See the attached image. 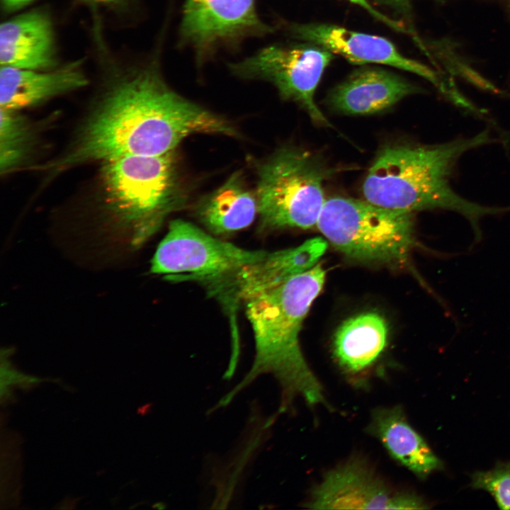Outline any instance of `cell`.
I'll use <instances>...</instances> for the list:
<instances>
[{
    "instance_id": "6da1fadb",
    "label": "cell",
    "mask_w": 510,
    "mask_h": 510,
    "mask_svg": "<svg viewBox=\"0 0 510 510\" xmlns=\"http://www.w3.org/2000/svg\"><path fill=\"white\" fill-rule=\"evenodd\" d=\"M103 55L110 74L103 96L54 170L164 154L196 133L237 135L227 120L171 90L154 61L123 64Z\"/></svg>"
},
{
    "instance_id": "7a4b0ae2",
    "label": "cell",
    "mask_w": 510,
    "mask_h": 510,
    "mask_svg": "<svg viewBox=\"0 0 510 510\" xmlns=\"http://www.w3.org/2000/svg\"><path fill=\"white\" fill-rule=\"evenodd\" d=\"M487 131L468 138L434 144H396L384 147L370 166L362 186L366 200L384 208L414 212L443 209L470 222L480 238V220L510 211V207L481 205L459 196L449 184L458 159L489 142Z\"/></svg>"
},
{
    "instance_id": "3957f363",
    "label": "cell",
    "mask_w": 510,
    "mask_h": 510,
    "mask_svg": "<svg viewBox=\"0 0 510 510\" xmlns=\"http://www.w3.org/2000/svg\"><path fill=\"white\" fill-rule=\"evenodd\" d=\"M326 272L320 264L249 300L244 305L255 342V358L246 380L271 372L285 399L301 395L310 405H327L322 385L304 358L299 334L322 290Z\"/></svg>"
},
{
    "instance_id": "277c9868",
    "label": "cell",
    "mask_w": 510,
    "mask_h": 510,
    "mask_svg": "<svg viewBox=\"0 0 510 510\" xmlns=\"http://www.w3.org/2000/svg\"><path fill=\"white\" fill-rule=\"evenodd\" d=\"M101 170L106 208L130 248L144 244L186 204L174 151L117 158Z\"/></svg>"
},
{
    "instance_id": "5b68a950",
    "label": "cell",
    "mask_w": 510,
    "mask_h": 510,
    "mask_svg": "<svg viewBox=\"0 0 510 510\" xmlns=\"http://www.w3.org/2000/svg\"><path fill=\"white\" fill-rule=\"evenodd\" d=\"M317 227L334 247L362 262L403 263L415 244L414 212L366 200L327 199Z\"/></svg>"
},
{
    "instance_id": "8992f818",
    "label": "cell",
    "mask_w": 510,
    "mask_h": 510,
    "mask_svg": "<svg viewBox=\"0 0 510 510\" xmlns=\"http://www.w3.org/2000/svg\"><path fill=\"white\" fill-rule=\"evenodd\" d=\"M325 171L305 150H278L258 169L256 198L260 227L264 230L310 229L317 222L327 199Z\"/></svg>"
},
{
    "instance_id": "52a82bcc",
    "label": "cell",
    "mask_w": 510,
    "mask_h": 510,
    "mask_svg": "<svg viewBox=\"0 0 510 510\" xmlns=\"http://www.w3.org/2000/svg\"><path fill=\"white\" fill-rule=\"evenodd\" d=\"M266 251L221 240L183 220H172L150 261L149 272L169 281H193L214 296L234 274Z\"/></svg>"
},
{
    "instance_id": "ba28073f",
    "label": "cell",
    "mask_w": 510,
    "mask_h": 510,
    "mask_svg": "<svg viewBox=\"0 0 510 510\" xmlns=\"http://www.w3.org/2000/svg\"><path fill=\"white\" fill-rule=\"evenodd\" d=\"M332 54L317 45H271L230 67L242 78L271 82L284 99L303 108L313 122L332 127L316 104L314 94Z\"/></svg>"
},
{
    "instance_id": "9c48e42d",
    "label": "cell",
    "mask_w": 510,
    "mask_h": 510,
    "mask_svg": "<svg viewBox=\"0 0 510 510\" xmlns=\"http://www.w3.org/2000/svg\"><path fill=\"white\" fill-rule=\"evenodd\" d=\"M273 28L261 21L256 0H186L181 25V40L203 57L219 45L232 44L250 35H263Z\"/></svg>"
},
{
    "instance_id": "30bf717a",
    "label": "cell",
    "mask_w": 510,
    "mask_h": 510,
    "mask_svg": "<svg viewBox=\"0 0 510 510\" xmlns=\"http://www.w3.org/2000/svg\"><path fill=\"white\" fill-rule=\"evenodd\" d=\"M312 509H419L413 494L394 492L363 460L353 459L328 472L307 504Z\"/></svg>"
},
{
    "instance_id": "8fae6325",
    "label": "cell",
    "mask_w": 510,
    "mask_h": 510,
    "mask_svg": "<svg viewBox=\"0 0 510 510\" xmlns=\"http://www.w3.org/2000/svg\"><path fill=\"white\" fill-rule=\"evenodd\" d=\"M290 30L297 38L340 55L351 63H377L395 67L439 86L435 72L402 55L386 38L324 23L294 25Z\"/></svg>"
},
{
    "instance_id": "7c38bea8",
    "label": "cell",
    "mask_w": 510,
    "mask_h": 510,
    "mask_svg": "<svg viewBox=\"0 0 510 510\" xmlns=\"http://www.w3.org/2000/svg\"><path fill=\"white\" fill-rule=\"evenodd\" d=\"M327 247L325 240L313 238L293 248L266 251L260 259L243 267L230 280L226 288L230 305L237 310L239 305L310 269Z\"/></svg>"
},
{
    "instance_id": "4fadbf2b",
    "label": "cell",
    "mask_w": 510,
    "mask_h": 510,
    "mask_svg": "<svg viewBox=\"0 0 510 510\" xmlns=\"http://www.w3.org/2000/svg\"><path fill=\"white\" fill-rule=\"evenodd\" d=\"M53 21L45 8H36L0 26L1 66L47 70L59 66Z\"/></svg>"
},
{
    "instance_id": "5bb4252c",
    "label": "cell",
    "mask_w": 510,
    "mask_h": 510,
    "mask_svg": "<svg viewBox=\"0 0 510 510\" xmlns=\"http://www.w3.org/2000/svg\"><path fill=\"white\" fill-rule=\"evenodd\" d=\"M420 91L400 76L378 68L356 70L327 97L334 110L351 115L375 114Z\"/></svg>"
},
{
    "instance_id": "9a60e30c",
    "label": "cell",
    "mask_w": 510,
    "mask_h": 510,
    "mask_svg": "<svg viewBox=\"0 0 510 510\" xmlns=\"http://www.w3.org/2000/svg\"><path fill=\"white\" fill-rule=\"evenodd\" d=\"M82 64L78 60L47 70L1 66V108L17 111L83 88L88 79Z\"/></svg>"
},
{
    "instance_id": "2e32d148",
    "label": "cell",
    "mask_w": 510,
    "mask_h": 510,
    "mask_svg": "<svg viewBox=\"0 0 510 510\" xmlns=\"http://www.w3.org/2000/svg\"><path fill=\"white\" fill-rule=\"evenodd\" d=\"M368 431L392 458L420 478L442 468V463L407 421L398 406L373 411Z\"/></svg>"
},
{
    "instance_id": "e0dca14e",
    "label": "cell",
    "mask_w": 510,
    "mask_h": 510,
    "mask_svg": "<svg viewBox=\"0 0 510 510\" xmlns=\"http://www.w3.org/2000/svg\"><path fill=\"white\" fill-rule=\"evenodd\" d=\"M387 336L385 319L375 312L346 320L335 333L333 351L346 371L359 373L370 366L384 350Z\"/></svg>"
},
{
    "instance_id": "ac0fdd59",
    "label": "cell",
    "mask_w": 510,
    "mask_h": 510,
    "mask_svg": "<svg viewBox=\"0 0 510 510\" xmlns=\"http://www.w3.org/2000/svg\"><path fill=\"white\" fill-rule=\"evenodd\" d=\"M257 214V198L244 186L239 173L203 198L197 208L202 224L217 235L246 228Z\"/></svg>"
},
{
    "instance_id": "d6986e66",
    "label": "cell",
    "mask_w": 510,
    "mask_h": 510,
    "mask_svg": "<svg viewBox=\"0 0 510 510\" xmlns=\"http://www.w3.org/2000/svg\"><path fill=\"white\" fill-rule=\"evenodd\" d=\"M0 113V166L1 172H6L26 154L30 135L16 111L1 108Z\"/></svg>"
},
{
    "instance_id": "ffe728a7",
    "label": "cell",
    "mask_w": 510,
    "mask_h": 510,
    "mask_svg": "<svg viewBox=\"0 0 510 510\" xmlns=\"http://www.w3.org/2000/svg\"><path fill=\"white\" fill-rule=\"evenodd\" d=\"M472 485L490 493L501 509H510V463L499 465L489 471L476 472Z\"/></svg>"
},
{
    "instance_id": "44dd1931",
    "label": "cell",
    "mask_w": 510,
    "mask_h": 510,
    "mask_svg": "<svg viewBox=\"0 0 510 510\" xmlns=\"http://www.w3.org/2000/svg\"><path fill=\"white\" fill-rule=\"evenodd\" d=\"M93 9L104 8L120 11L130 5L133 0H79Z\"/></svg>"
},
{
    "instance_id": "7402d4cb",
    "label": "cell",
    "mask_w": 510,
    "mask_h": 510,
    "mask_svg": "<svg viewBox=\"0 0 510 510\" xmlns=\"http://www.w3.org/2000/svg\"><path fill=\"white\" fill-rule=\"evenodd\" d=\"M352 3H354L364 9H366L367 11H368L370 14H372L374 17L377 18L378 20L382 21L383 23H386L387 25L390 26L391 28L405 32L406 28L403 27L401 24V23L396 21L395 20L390 19V18L387 17L386 16L383 15L382 13H380L377 10H375L368 2L367 0H349Z\"/></svg>"
},
{
    "instance_id": "603a6c76",
    "label": "cell",
    "mask_w": 510,
    "mask_h": 510,
    "mask_svg": "<svg viewBox=\"0 0 510 510\" xmlns=\"http://www.w3.org/2000/svg\"><path fill=\"white\" fill-rule=\"evenodd\" d=\"M378 4L385 6L397 15L407 17L410 13V0H375Z\"/></svg>"
},
{
    "instance_id": "cb8c5ba5",
    "label": "cell",
    "mask_w": 510,
    "mask_h": 510,
    "mask_svg": "<svg viewBox=\"0 0 510 510\" xmlns=\"http://www.w3.org/2000/svg\"><path fill=\"white\" fill-rule=\"evenodd\" d=\"M35 0H1V8L6 13L18 11Z\"/></svg>"
}]
</instances>
